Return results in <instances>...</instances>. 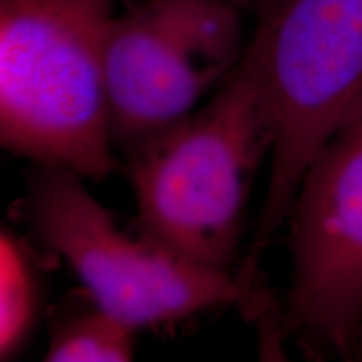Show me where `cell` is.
<instances>
[{"label": "cell", "mask_w": 362, "mask_h": 362, "mask_svg": "<svg viewBox=\"0 0 362 362\" xmlns=\"http://www.w3.org/2000/svg\"><path fill=\"white\" fill-rule=\"evenodd\" d=\"M272 146L264 89L238 61L205 107L126 156L139 230L194 264L233 274L253 180Z\"/></svg>", "instance_id": "6da1fadb"}, {"label": "cell", "mask_w": 362, "mask_h": 362, "mask_svg": "<svg viewBox=\"0 0 362 362\" xmlns=\"http://www.w3.org/2000/svg\"><path fill=\"white\" fill-rule=\"evenodd\" d=\"M115 0H0V141L103 181L119 168L104 39Z\"/></svg>", "instance_id": "7a4b0ae2"}, {"label": "cell", "mask_w": 362, "mask_h": 362, "mask_svg": "<svg viewBox=\"0 0 362 362\" xmlns=\"http://www.w3.org/2000/svg\"><path fill=\"white\" fill-rule=\"evenodd\" d=\"M255 27L240 62L259 81L274 123L270 176L238 277L288 220L310 163L362 107V0H253Z\"/></svg>", "instance_id": "3957f363"}, {"label": "cell", "mask_w": 362, "mask_h": 362, "mask_svg": "<svg viewBox=\"0 0 362 362\" xmlns=\"http://www.w3.org/2000/svg\"><path fill=\"white\" fill-rule=\"evenodd\" d=\"M37 166L22 203L25 220L103 310L139 330L235 305L248 319H264L282 339V309L260 284L194 264L143 232L133 238L90 197L79 175Z\"/></svg>", "instance_id": "277c9868"}, {"label": "cell", "mask_w": 362, "mask_h": 362, "mask_svg": "<svg viewBox=\"0 0 362 362\" xmlns=\"http://www.w3.org/2000/svg\"><path fill=\"white\" fill-rule=\"evenodd\" d=\"M237 0H148L111 17L104 39L115 151L136 148L189 116L242 57Z\"/></svg>", "instance_id": "5b68a950"}, {"label": "cell", "mask_w": 362, "mask_h": 362, "mask_svg": "<svg viewBox=\"0 0 362 362\" xmlns=\"http://www.w3.org/2000/svg\"><path fill=\"white\" fill-rule=\"evenodd\" d=\"M287 221L282 336L314 359H351L362 322V107L310 163Z\"/></svg>", "instance_id": "8992f818"}, {"label": "cell", "mask_w": 362, "mask_h": 362, "mask_svg": "<svg viewBox=\"0 0 362 362\" xmlns=\"http://www.w3.org/2000/svg\"><path fill=\"white\" fill-rule=\"evenodd\" d=\"M44 304L34 248L4 226L0 235V361L17 357L33 337Z\"/></svg>", "instance_id": "52a82bcc"}, {"label": "cell", "mask_w": 362, "mask_h": 362, "mask_svg": "<svg viewBox=\"0 0 362 362\" xmlns=\"http://www.w3.org/2000/svg\"><path fill=\"white\" fill-rule=\"evenodd\" d=\"M136 330L94 304L93 310L66 317L52 330L49 362H126L134 356Z\"/></svg>", "instance_id": "ba28073f"}, {"label": "cell", "mask_w": 362, "mask_h": 362, "mask_svg": "<svg viewBox=\"0 0 362 362\" xmlns=\"http://www.w3.org/2000/svg\"><path fill=\"white\" fill-rule=\"evenodd\" d=\"M351 359H357L362 361V322L357 329L354 344H352V352H351Z\"/></svg>", "instance_id": "9c48e42d"}]
</instances>
